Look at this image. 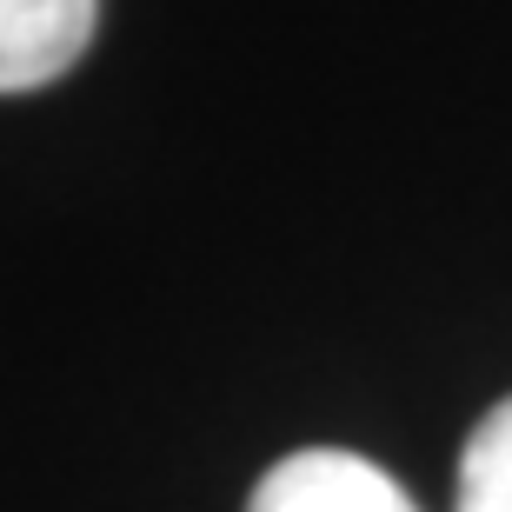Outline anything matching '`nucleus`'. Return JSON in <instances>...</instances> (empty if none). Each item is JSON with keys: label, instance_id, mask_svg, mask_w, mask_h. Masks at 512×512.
Masks as SVG:
<instances>
[{"label": "nucleus", "instance_id": "7ed1b4c3", "mask_svg": "<svg viewBox=\"0 0 512 512\" xmlns=\"http://www.w3.org/2000/svg\"><path fill=\"white\" fill-rule=\"evenodd\" d=\"M453 512H512V399H499L466 439Z\"/></svg>", "mask_w": 512, "mask_h": 512}, {"label": "nucleus", "instance_id": "f257e3e1", "mask_svg": "<svg viewBox=\"0 0 512 512\" xmlns=\"http://www.w3.org/2000/svg\"><path fill=\"white\" fill-rule=\"evenodd\" d=\"M247 512H419V506L373 459L340 453V446H306L253 486Z\"/></svg>", "mask_w": 512, "mask_h": 512}, {"label": "nucleus", "instance_id": "f03ea898", "mask_svg": "<svg viewBox=\"0 0 512 512\" xmlns=\"http://www.w3.org/2000/svg\"><path fill=\"white\" fill-rule=\"evenodd\" d=\"M100 0H0V94L47 87L87 54Z\"/></svg>", "mask_w": 512, "mask_h": 512}]
</instances>
